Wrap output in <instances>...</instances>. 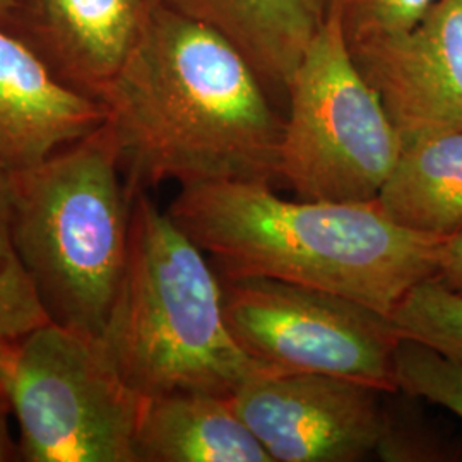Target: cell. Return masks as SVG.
<instances>
[{
    "label": "cell",
    "instance_id": "1",
    "mask_svg": "<svg viewBox=\"0 0 462 462\" xmlns=\"http://www.w3.org/2000/svg\"><path fill=\"white\" fill-rule=\"evenodd\" d=\"M98 101L131 196L166 180H280L284 116L244 53L192 17L148 4Z\"/></svg>",
    "mask_w": 462,
    "mask_h": 462
},
{
    "label": "cell",
    "instance_id": "2",
    "mask_svg": "<svg viewBox=\"0 0 462 462\" xmlns=\"http://www.w3.org/2000/svg\"><path fill=\"white\" fill-rule=\"evenodd\" d=\"M168 215L221 280L271 278L356 300L382 314L433 278L442 238L406 230L377 200H284L269 183L183 185Z\"/></svg>",
    "mask_w": 462,
    "mask_h": 462
},
{
    "label": "cell",
    "instance_id": "3",
    "mask_svg": "<svg viewBox=\"0 0 462 462\" xmlns=\"http://www.w3.org/2000/svg\"><path fill=\"white\" fill-rule=\"evenodd\" d=\"M99 341L144 399L183 391L230 399L280 372L238 345L215 265L148 192L133 196L125 271Z\"/></svg>",
    "mask_w": 462,
    "mask_h": 462
},
{
    "label": "cell",
    "instance_id": "4",
    "mask_svg": "<svg viewBox=\"0 0 462 462\" xmlns=\"http://www.w3.org/2000/svg\"><path fill=\"white\" fill-rule=\"evenodd\" d=\"M13 250L51 322L99 337L129 254L133 196L106 125L11 170Z\"/></svg>",
    "mask_w": 462,
    "mask_h": 462
},
{
    "label": "cell",
    "instance_id": "5",
    "mask_svg": "<svg viewBox=\"0 0 462 462\" xmlns=\"http://www.w3.org/2000/svg\"><path fill=\"white\" fill-rule=\"evenodd\" d=\"M288 108L280 180L305 200H375L402 141L355 64L334 7H328L293 74Z\"/></svg>",
    "mask_w": 462,
    "mask_h": 462
},
{
    "label": "cell",
    "instance_id": "6",
    "mask_svg": "<svg viewBox=\"0 0 462 462\" xmlns=\"http://www.w3.org/2000/svg\"><path fill=\"white\" fill-rule=\"evenodd\" d=\"M0 385L16 416L21 461L137 462L144 397L120 377L99 337L49 322L13 349Z\"/></svg>",
    "mask_w": 462,
    "mask_h": 462
},
{
    "label": "cell",
    "instance_id": "7",
    "mask_svg": "<svg viewBox=\"0 0 462 462\" xmlns=\"http://www.w3.org/2000/svg\"><path fill=\"white\" fill-rule=\"evenodd\" d=\"M221 286L231 332L257 362L399 393L401 336L389 315L337 293L271 278L221 280Z\"/></svg>",
    "mask_w": 462,
    "mask_h": 462
},
{
    "label": "cell",
    "instance_id": "8",
    "mask_svg": "<svg viewBox=\"0 0 462 462\" xmlns=\"http://www.w3.org/2000/svg\"><path fill=\"white\" fill-rule=\"evenodd\" d=\"M383 394L345 377L274 372L250 380L230 402L273 462H356L379 452Z\"/></svg>",
    "mask_w": 462,
    "mask_h": 462
},
{
    "label": "cell",
    "instance_id": "9",
    "mask_svg": "<svg viewBox=\"0 0 462 462\" xmlns=\"http://www.w3.org/2000/svg\"><path fill=\"white\" fill-rule=\"evenodd\" d=\"M347 47L402 144L462 131V0H437L411 30Z\"/></svg>",
    "mask_w": 462,
    "mask_h": 462
},
{
    "label": "cell",
    "instance_id": "10",
    "mask_svg": "<svg viewBox=\"0 0 462 462\" xmlns=\"http://www.w3.org/2000/svg\"><path fill=\"white\" fill-rule=\"evenodd\" d=\"M146 0H13L7 30L67 86L98 99L141 32Z\"/></svg>",
    "mask_w": 462,
    "mask_h": 462
},
{
    "label": "cell",
    "instance_id": "11",
    "mask_svg": "<svg viewBox=\"0 0 462 462\" xmlns=\"http://www.w3.org/2000/svg\"><path fill=\"white\" fill-rule=\"evenodd\" d=\"M103 122L98 99L60 81L28 43L0 26V165H34Z\"/></svg>",
    "mask_w": 462,
    "mask_h": 462
},
{
    "label": "cell",
    "instance_id": "12",
    "mask_svg": "<svg viewBox=\"0 0 462 462\" xmlns=\"http://www.w3.org/2000/svg\"><path fill=\"white\" fill-rule=\"evenodd\" d=\"M225 34L271 97H286L301 57L326 19V0H146Z\"/></svg>",
    "mask_w": 462,
    "mask_h": 462
},
{
    "label": "cell",
    "instance_id": "13",
    "mask_svg": "<svg viewBox=\"0 0 462 462\" xmlns=\"http://www.w3.org/2000/svg\"><path fill=\"white\" fill-rule=\"evenodd\" d=\"M137 462H273L228 397L171 393L144 399Z\"/></svg>",
    "mask_w": 462,
    "mask_h": 462
},
{
    "label": "cell",
    "instance_id": "14",
    "mask_svg": "<svg viewBox=\"0 0 462 462\" xmlns=\"http://www.w3.org/2000/svg\"><path fill=\"white\" fill-rule=\"evenodd\" d=\"M377 204L396 225L435 238L462 231V131L404 143Z\"/></svg>",
    "mask_w": 462,
    "mask_h": 462
},
{
    "label": "cell",
    "instance_id": "15",
    "mask_svg": "<svg viewBox=\"0 0 462 462\" xmlns=\"http://www.w3.org/2000/svg\"><path fill=\"white\" fill-rule=\"evenodd\" d=\"M391 320L402 339L462 362V293L433 278L420 281L397 303Z\"/></svg>",
    "mask_w": 462,
    "mask_h": 462
},
{
    "label": "cell",
    "instance_id": "16",
    "mask_svg": "<svg viewBox=\"0 0 462 462\" xmlns=\"http://www.w3.org/2000/svg\"><path fill=\"white\" fill-rule=\"evenodd\" d=\"M396 379L401 393L442 406L462 420V362L401 337Z\"/></svg>",
    "mask_w": 462,
    "mask_h": 462
},
{
    "label": "cell",
    "instance_id": "17",
    "mask_svg": "<svg viewBox=\"0 0 462 462\" xmlns=\"http://www.w3.org/2000/svg\"><path fill=\"white\" fill-rule=\"evenodd\" d=\"M49 322L34 281L13 252L0 264V372L13 349Z\"/></svg>",
    "mask_w": 462,
    "mask_h": 462
},
{
    "label": "cell",
    "instance_id": "18",
    "mask_svg": "<svg viewBox=\"0 0 462 462\" xmlns=\"http://www.w3.org/2000/svg\"><path fill=\"white\" fill-rule=\"evenodd\" d=\"M437 0H326L337 9L347 43L411 30Z\"/></svg>",
    "mask_w": 462,
    "mask_h": 462
},
{
    "label": "cell",
    "instance_id": "19",
    "mask_svg": "<svg viewBox=\"0 0 462 462\" xmlns=\"http://www.w3.org/2000/svg\"><path fill=\"white\" fill-rule=\"evenodd\" d=\"M433 280L462 293V231L442 242Z\"/></svg>",
    "mask_w": 462,
    "mask_h": 462
},
{
    "label": "cell",
    "instance_id": "20",
    "mask_svg": "<svg viewBox=\"0 0 462 462\" xmlns=\"http://www.w3.org/2000/svg\"><path fill=\"white\" fill-rule=\"evenodd\" d=\"M13 219V190L11 170L0 165V264L14 252L11 236Z\"/></svg>",
    "mask_w": 462,
    "mask_h": 462
},
{
    "label": "cell",
    "instance_id": "21",
    "mask_svg": "<svg viewBox=\"0 0 462 462\" xmlns=\"http://www.w3.org/2000/svg\"><path fill=\"white\" fill-rule=\"evenodd\" d=\"M9 401L5 397V393L0 385V462L17 461L19 459V447L14 442L11 430H9Z\"/></svg>",
    "mask_w": 462,
    "mask_h": 462
},
{
    "label": "cell",
    "instance_id": "22",
    "mask_svg": "<svg viewBox=\"0 0 462 462\" xmlns=\"http://www.w3.org/2000/svg\"><path fill=\"white\" fill-rule=\"evenodd\" d=\"M13 13V0H0V26L7 28Z\"/></svg>",
    "mask_w": 462,
    "mask_h": 462
}]
</instances>
